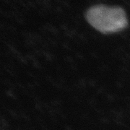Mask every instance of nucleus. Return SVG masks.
I'll return each instance as SVG.
<instances>
[{
    "mask_svg": "<svg viewBox=\"0 0 130 130\" xmlns=\"http://www.w3.org/2000/svg\"><path fill=\"white\" fill-rule=\"evenodd\" d=\"M85 17L93 28L105 34L119 32L128 25L126 13L119 6L93 5L87 9Z\"/></svg>",
    "mask_w": 130,
    "mask_h": 130,
    "instance_id": "nucleus-1",
    "label": "nucleus"
}]
</instances>
